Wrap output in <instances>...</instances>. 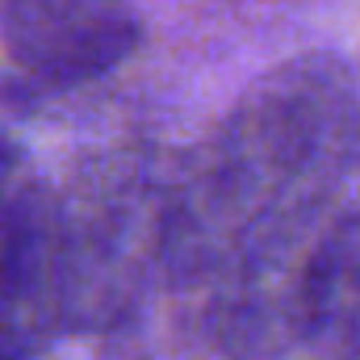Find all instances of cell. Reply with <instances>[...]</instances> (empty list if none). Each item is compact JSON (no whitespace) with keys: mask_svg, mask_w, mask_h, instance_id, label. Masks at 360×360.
I'll use <instances>...</instances> for the list:
<instances>
[{"mask_svg":"<svg viewBox=\"0 0 360 360\" xmlns=\"http://www.w3.org/2000/svg\"><path fill=\"white\" fill-rule=\"evenodd\" d=\"M130 0H0V51L42 84H84L134 55Z\"/></svg>","mask_w":360,"mask_h":360,"instance_id":"obj_3","label":"cell"},{"mask_svg":"<svg viewBox=\"0 0 360 360\" xmlns=\"http://www.w3.org/2000/svg\"><path fill=\"white\" fill-rule=\"evenodd\" d=\"M323 226L314 205L272 214L210 276V331L226 356L260 360L306 340L310 264Z\"/></svg>","mask_w":360,"mask_h":360,"instance_id":"obj_2","label":"cell"},{"mask_svg":"<svg viewBox=\"0 0 360 360\" xmlns=\"http://www.w3.org/2000/svg\"><path fill=\"white\" fill-rule=\"evenodd\" d=\"M306 340L335 360H360V214L327 222L319 235Z\"/></svg>","mask_w":360,"mask_h":360,"instance_id":"obj_5","label":"cell"},{"mask_svg":"<svg viewBox=\"0 0 360 360\" xmlns=\"http://www.w3.org/2000/svg\"><path fill=\"white\" fill-rule=\"evenodd\" d=\"M38 348H42V344L21 327V319L0 306V360H34Z\"/></svg>","mask_w":360,"mask_h":360,"instance_id":"obj_6","label":"cell"},{"mask_svg":"<svg viewBox=\"0 0 360 360\" xmlns=\"http://www.w3.org/2000/svg\"><path fill=\"white\" fill-rule=\"evenodd\" d=\"M0 306L46 344L63 331L59 306V197L0 139Z\"/></svg>","mask_w":360,"mask_h":360,"instance_id":"obj_4","label":"cell"},{"mask_svg":"<svg viewBox=\"0 0 360 360\" xmlns=\"http://www.w3.org/2000/svg\"><path fill=\"white\" fill-rule=\"evenodd\" d=\"M164 210L168 201L122 164L59 197L63 331H109L130 314L147 260H164Z\"/></svg>","mask_w":360,"mask_h":360,"instance_id":"obj_1","label":"cell"}]
</instances>
